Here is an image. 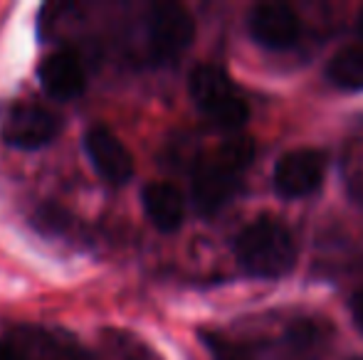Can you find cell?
<instances>
[{"label":"cell","mask_w":363,"mask_h":360,"mask_svg":"<svg viewBox=\"0 0 363 360\" xmlns=\"http://www.w3.org/2000/svg\"><path fill=\"white\" fill-rule=\"evenodd\" d=\"M235 255L242 269L252 277L277 279L294 267L296 247L287 227L262 217L238 235Z\"/></svg>","instance_id":"cell-1"},{"label":"cell","mask_w":363,"mask_h":360,"mask_svg":"<svg viewBox=\"0 0 363 360\" xmlns=\"http://www.w3.org/2000/svg\"><path fill=\"white\" fill-rule=\"evenodd\" d=\"M196 37L193 15L178 3H156L148 13V47L153 59L168 62L191 47Z\"/></svg>","instance_id":"cell-2"},{"label":"cell","mask_w":363,"mask_h":360,"mask_svg":"<svg viewBox=\"0 0 363 360\" xmlns=\"http://www.w3.org/2000/svg\"><path fill=\"white\" fill-rule=\"evenodd\" d=\"M60 134V116L33 101H20L10 106L3 121V139L8 146L20 151H38L52 144Z\"/></svg>","instance_id":"cell-3"},{"label":"cell","mask_w":363,"mask_h":360,"mask_svg":"<svg viewBox=\"0 0 363 360\" xmlns=\"http://www.w3.org/2000/svg\"><path fill=\"white\" fill-rule=\"evenodd\" d=\"M326 156L316 149H296L274 166V187L284 197H306L324 182Z\"/></svg>","instance_id":"cell-4"},{"label":"cell","mask_w":363,"mask_h":360,"mask_svg":"<svg viewBox=\"0 0 363 360\" xmlns=\"http://www.w3.org/2000/svg\"><path fill=\"white\" fill-rule=\"evenodd\" d=\"M84 149L91 166L99 170V175L104 180L121 185V182H126L134 175V158H131L129 149L106 126H89L86 129Z\"/></svg>","instance_id":"cell-5"},{"label":"cell","mask_w":363,"mask_h":360,"mask_svg":"<svg viewBox=\"0 0 363 360\" xmlns=\"http://www.w3.org/2000/svg\"><path fill=\"white\" fill-rule=\"evenodd\" d=\"M299 15L284 3H259L250 13V33L269 50L291 47L299 37Z\"/></svg>","instance_id":"cell-6"},{"label":"cell","mask_w":363,"mask_h":360,"mask_svg":"<svg viewBox=\"0 0 363 360\" xmlns=\"http://www.w3.org/2000/svg\"><path fill=\"white\" fill-rule=\"evenodd\" d=\"M38 77L43 89L48 91L52 99L69 101L84 91L86 74L82 67L79 57L72 50H55L40 62Z\"/></svg>","instance_id":"cell-7"},{"label":"cell","mask_w":363,"mask_h":360,"mask_svg":"<svg viewBox=\"0 0 363 360\" xmlns=\"http://www.w3.org/2000/svg\"><path fill=\"white\" fill-rule=\"evenodd\" d=\"M238 187V175L216 163V158L201 161L193 170V197H196L198 210L203 212H216L223 205H228Z\"/></svg>","instance_id":"cell-8"},{"label":"cell","mask_w":363,"mask_h":360,"mask_svg":"<svg viewBox=\"0 0 363 360\" xmlns=\"http://www.w3.org/2000/svg\"><path fill=\"white\" fill-rule=\"evenodd\" d=\"M141 200H144L146 217L156 230L173 232L181 227L186 205H183V195L176 185H171V182H148L144 192H141Z\"/></svg>","instance_id":"cell-9"},{"label":"cell","mask_w":363,"mask_h":360,"mask_svg":"<svg viewBox=\"0 0 363 360\" xmlns=\"http://www.w3.org/2000/svg\"><path fill=\"white\" fill-rule=\"evenodd\" d=\"M188 91H191L193 101L206 114H211L228 96L235 94L230 77L220 67H216V64H201V67L193 69L191 79H188Z\"/></svg>","instance_id":"cell-10"},{"label":"cell","mask_w":363,"mask_h":360,"mask_svg":"<svg viewBox=\"0 0 363 360\" xmlns=\"http://www.w3.org/2000/svg\"><path fill=\"white\" fill-rule=\"evenodd\" d=\"M326 74L336 87L363 89V45H351V47L339 50L329 59Z\"/></svg>","instance_id":"cell-11"},{"label":"cell","mask_w":363,"mask_h":360,"mask_svg":"<svg viewBox=\"0 0 363 360\" xmlns=\"http://www.w3.org/2000/svg\"><path fill=\"white\" fill-rule=\"evenodd\" d=\"M255 158V141L247 136H233V139L223 141L216 151V163L223 166L225 170L238 175L245 170Z\"/></svg>","instance_id":"cell-12"},{"label":"cell","mask_w":363,"mask_h":360,"mask_svg":"<svg viewBox=\"0 0 363 360\" xmlns=\"http://www.w3.org/2000/svg\"><path fill=\"white\" fill-rule=\"evenodd\" d=\"M211 119L216 121L218 126H223V129L235 131V129H240V126H245V121L250 119V106L240 94H233V96H228L218 109L211 111Z\"/></svg>","instance_id":"cell-13"},{"label":"cell","mask_w":363,"mask_h":360,"mask_svg":"<svg viewBox=\"0 0 363 360\" xmlns=\"http://www.w3.org/2000/svg\"><path fill=\"white\" fill-rule=\"evenodd\" d=\"M211 348H213V353H216V360H252L245 351H240V348H235V346H228V343H223V341H211Z\"/></svg>","instance_id":"cell-14"},{"label":"cell","mask_w":363,"mask_h":360,"mask_svg":"<svg viewBox=\"0 0 363 360\" xmlns=\"http://www.w3.org/2000/svg\"><path fill=\"white\" fill-rule=\"evenodd\" d=\"M0 360H28V358H25V353L15 343L0 341Z\"/></svg>","instance_id":"cell-15"},{"label":"cell","mask_w":363,"mask_h":360,"mask_svg":"<svg viewBox=\"0 0 363 360\" xmlns=\"http://www.w3.org/2000/svg\"><path fill=\"white\" fill-rule=\"evenodd\" d=\"M351 311H354V318L356 323H359V328H363V289L354 294V298H351Z\"/></svg>","instance_id":"cell-16"},{"label":"cell","mask_w":363,"mask_h":360,"mask_svg":"<svg viewBox=\"0 0 363 360\" xmlns=\"http://www.w3.org/2000/svg\"><path fill=\"white\" fill-rule=\"evenodd\" d=\"M361 25H363V20H361Z\"/></svg>","instance_id":"cell-17"}]
</instances>
